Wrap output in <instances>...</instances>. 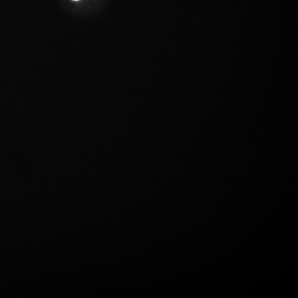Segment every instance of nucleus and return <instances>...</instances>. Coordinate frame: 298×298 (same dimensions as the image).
<instances>
[{
	"label": "nucleus",
	"instance_id": "nucleus-1",
	"mask_svg": "<svg viewBox=\"0 0 298 298\" xmlns=\"http://www.w3.org/2000/svg\"><path fill=\"white\" fill-rule=\"evenodd\" d=\"M74 1H77V0H74Z\"/></svg>",
	"mask_w": 298,
	"mask_h": 298
}]
</instances>
